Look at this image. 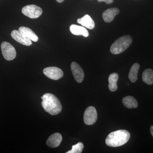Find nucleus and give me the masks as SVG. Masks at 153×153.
<instances>
[{"label": "nucleus", "instance_id": "16", "mask_svg": "<svg viewBox=\"0 0 153 153\" xmlns=\"http://www.w3.org/2000/svg\"><path fill=\"white\" fill-rule=\"evenodd\" d=\"M122 102L123 105L127 108H136L138 106V102L136 100L130 96L124 97L123 99Z\"/></svg>", "mask_w": 153, "mask_h": 153}, {"label": "nucleus", "instance_id": "5", "mask_svg": "<svg viewBox=\"0 0 153 153\" xmlns=\"http://www.w3.org/2000/svg\"><path fill=\"white\" fill-rule=\"evenodd\" d=\"M1 49L4 58L7 60H14L16 56V49L13 45L7 42H3L1 45Z\"/></svg>", "mask_w": 153, "mask_h": 153}, {"label": "nucleus", "instance_id": "8", "mask_svg": "<svg viewBox=\"0 0 153 153\" xmlns=\"http://www.w3.org/2000/svg\"><path fill=\"white\" fill-rule=\"evenodd\" d=\"M71 68L74 79L76 82L78 83L82 82L84 79V73L79 64L75 62H72L71 65Z\"/></svg>", "mask_w": 153, "mask_h": 153}, {"label": "nucleus", "instance_id": "10", "mask_svg": "<svg viewBox=\"0 0 153 153\" xmlns=\"http://www.w3.org/2000/svg\"><path fill=\"white\" fill-rule=\"evenodd\" d=\"M62 140V135L59 133H56L51 135L47 141V144L49 147H57Z\"/></svg>", "mask_w": 153, "mask_h": 153}, {"label": "nucleus", "instance_id": "12", "mask_svg": "<svg viewBox=\"0 0 153 153\" xmlns=\"http://www.w3.org/2000/svg\"><path fill=\"white\" fill-rule=\"evenodd\" d=\"M70 30L71 33L75 36H82L86 38L89 36L87 29L81 26L71 25L70 27Z\"/></svg>", "mask_w": 153, "mask_h": 153}, {"label": "nucleus", "instance_id": "18", "mask_svg": "<svg viewBox=\"0 0 153 153\" xmlns=\"http://www.w3.org/2000/svg\"><path fill=\"white\" fill-rule=\"evenodd\" d=\"M143 81L148 85L153 84V70L151 68L146 69L142 74Z\"/></svg>", "mask_w": 153, "mask_h": 153}, {"label": "nucleus", "instance_id": "14", "mask_svg": "<svg viewBox=\"0 0 153 153\" xmlns=\"http://www.w3.org/2000/svg\"><path fill=\"white\" fill-rule=\"evenodd\" d=\"M19 31L30 39L31 41L35 42L38 41V36L30 28L27 27H21L19 28Z\"/></svg>", "mask_w": 153, "mask_h": 153}, {"label": "nucleus", "instance_id": "6", "mask_svg": "<svg viewBox=\"0 0 153 153\" xmlns=\"http://www.w3.org/2000/svg\"><path fill=\"white\" fill-rule=\"evenodd\" d=\"M97 118V112L95 108L93 106L88 107L84 112V123L87 125H92L96 122Z\"/></svg>", "mask_w": 153, "mask_h": 153}, {"label": "nucleus", "instance_id": "15", "mask_svg": "<svg viewBox=\"0 0 153 153\" xmlns=\"http://www.w3.org/2000/svg\"><path fill=\"white\" fill-rule=\"evenodd\" d=\"M119 78L118 74L116 73H111L108 77V88L111 91H116L117 89V80Z\"/></svg>", "mask_w": 153, "mask_h": 153}, {"label": "nucleus", "instance_id": "9", "mask_svg": "<svg viewBox=\"0 0 153 153\" xmlns=\"http://www.w3.org/2000/svg\"><path fill=\"white\" fill-rule=\"evenodd\" d=\"M11 36L14 40L22 45L27 46L32 45V41L18 30H14L12 31Z\"/></svg>", "mask_w": 153, "mask_h": 153}, {"label": "nucleus", "instance_id": "2", "mask_svg": "<svg viewBox=\"0 0 153 153\" xmlns=\"http://www.w3.org/2000/svg\"><path fill=\"white\" fill-rule=\"evenodd\" d=\"M130 137L129 132L126 130H119L110 133L105 140V143L112 147H117L125 144Z\"/></svg>", "mask_w": 153, "mask_h": 153}, {"label": "nucleus", "instance_id": "7", "mask_svg": "<svg viewBox=\"0 0 153 153\" xmlns=\"http://www.w3.org/2000/svg\"><path fill=\"white\" fill-rule=\"evenodd\" d=\"M43 72L47 77L53 80H58L63 76L62 70L56 67H47L44 68Z\"/></svg>", "mask_w": 153, "mask_h": 153}, {"label": "nucleus", "instance_id": "11", "mask_svg": "<svg viewBox=\"0 0 153 153\" xmlns=\"http://www.w3.org/2000/svg\"><path fill=\"white\" fill-rule=\"evenodd\" d=\"M120 13V10L117 8L108 9L102 13V18L106 23L112 22L114 17Z\"/></svg>", "mask_w": 153, "mask_h": 153}, {"label": "nucleus", "instance_id": "13", "mask_svg": "<svg viewBox=\"0 0 153 153\" xmlns=\"http://www.w3.org/2000/svg\"><path fill=\"white\" fill-rule=\"evenodd\" d=\"M77 22L89 30H92L95 27V23L93 19L88 15H85L82 18L77 19Z\"/></svg>", "mask_w": 153, "mask_h": 153}, {"label": "nucleus", "instance_id": "3", "mask_svg": "<svg viewBox=\"0 0 153 153\" xmlns=\"http://www.w3.org/2000/svg\"><path fill=\"white\" fill-rule=\"evenodd\" d=\"M132 42V38L129 35L122 36L117 39L111 45L110 48L111 53L117 55L126 50Z\"/></svg>", "mask_w": 153, "mask_h": 153}, {"label": "nucleus", "instance_id": "17", "mask_svg": "<svg viewBox=\"0 0 153 153\" xmlns=\"http://www.w3.org/2000/svg\"><path fill=\"white\" fill-rule=\"evenodd\" d=\"M140 68L139 63H134L131 66L128 74V78L132 82H135L137 79V74Z\"/></svg>", "mask_w": 153, "mask_h": 153}, {"label": "nucleus", "instance_id": "4", "mask_svg": "<svg viewBox=\"0 0 153 153\" xmlns=\"http://www.w3.org/2000/svg\"><path fill=\"white\" fill-rule=\"evenodd\" d=\"M24 15L30 19H37L42 15L43 11L41 7L35 5L25 6L22 9Z\"/></svg>", "mask_w": 153, "mask_h": 153}, {"label": "nucleus", "instance_id": "20", "mask_svg": "<svg viewBox=\"0 0 153 153\" xmlns=\"http://www.w3.org/2000/svg\"><path fill=\"white\" fill-rule=\"evenodd\" d=\"M98 2H104L107 4H112L114 0H97Z\"/></svg>", "mask_w": 153, "mask_h": 153}, {"label": "nucleus", "instance_id": "1", "mask_svg": "<svg viewBox=\"0 0 153 153\" xmlns=\"http://www.w3.org/2000/svg\"><path fill=\"white\" fill-rule=\"evenodd\" d=\"M41 105L46 112L52 115H56L62 111V106L58 98L51 93H46L41 97Z\"/></svg>", "mask_w": 153, "mask_h": 153}, {"label": "nucleus", "instance_id": "21", "mask_svg": "<svg viewBox=\"0 0 153 153\" xmlns=\"http://www.w3.org/2000/svg\"><path fill=\"white\" fill-rule=\"evenodd\" d=\"M150 131L152 136L153 137V126H152L150 128Z\"/></svg>", "mask_w": 153, "mask_h": 153}, {"label": "nucleus", "instance_id": "19", "mask_svg": "<svg viewBox=\"0 0 153 153\" xmlns=\"http://www.w3.org/2000/svg\"><path fill=\"white\" fill-rule=\"evenodd\" d=\"M84 146L82 143L79 142L72 146L71 150L68 151L66 153H80L82 152Z\"/></svg>", "mask_w": 153, "mask_h": 153}, {"label": "nucleus", "instance_id": "22", "mask_svg": "<svg viewBox=\"0 0 153 153\" xmlns=\"http://www.w3.org/2000/svg\"><path fill=\"white\" fill-rule=\"evenodd\" d=\"M64 1V0H56L57 2L60 3L63 2Z\"/></svg>", "mask_w": 153, "mask_h": 153}]
</instances>
